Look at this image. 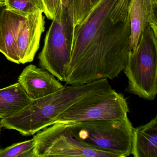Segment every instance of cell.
Here are the masks:
<instances>
[{
  "instance_id": "1",
  "label": "cell",
  "mask_w": 157,
  "mask_h": 157,
  "mask_svg": "<svg viewBox=\"0 0 157 157\" xmlns=\"http://www.w3.org/2000/svg\"><path fill=\"white\" fill-rule=\"evenodd\" d=\"M130 1L99 0L75 26L67 84L113 80L124 70L130 51Z\"/></svg>"
},
{
  "instance_id": "2",
  "label": "cell",
  "mask_w": 157,
  "mask_h": 157,
  "mask_svg": "<svg viewBox=\"0 0 157 157\" xmlns=\"http://www.w3.org/2000/svg\"><path fill=\"white\" fill-rule=\"evenodd\" d=\"M107 79L82 85L63 86L57 91L32 100L22 110L6 118L1 119L2 127L14 129L23 136H33L53 124L59 115L87 95L111 89Z\"/></svg>"
},
{
  "instance_id": "3",
  "label": "cell",
  "mask_w": 157,
  "mask_h": 157,
  "mask_svg": "<svg viewBox=\"0 0 157 157\" xmlns=\"http://www.w3.org/2000/svg\"><path fill=\"white\" fill-rule=\"evenodd\" d=\"M128 79L126 91L152 101L157 94V35L150 26L143 31L124 69Z\"/></svg>"
},
{
  "instance_id": "4",
  "label": "cell",
  "mask_w": 157,
  "mask_h": 157,
  "mask_svg": "<svg viewBox=\"0 0 157 157\" xmlns=\"http://www.w3.org/2000/svg\"><path fill=\"white\" fill-rule=\"evenodd\" d=\"M81 140L91 147L126 157L131 154L133 125L127 116L68 124Z\"/></svg>"
},
{
  "instance_id": "5",
  "label": "cell",
  "mask_w": 157,
  "mask_h": 157,
  "mask_svg": "<svg viewBox=\"0 0 157 157\" xmlns=\"http://www.w3.org/2000/svg\"><path fill=\"white\" fill-rule=\"evenodd\" d=\"M73 24L67 10L60 4L46 35L39 64L58 80L66 82L71 58Z\"/></svg>"
},
{
  "instance_id": "6",
  "label": "cell",
  "mask_w": 157,
  "mask_h": 157,
  "mask_svg": "<svg viewBox=\"0 0 157 157\" xmlns=\"http://www.w3.org/2000/svg\"><path fill=\"white\" fill-rule=\"evenodd\" d=\"M33 138L36 157H120L86 144L68 124L55 123L38 131Z\"/></svg>"
},
{
  "instance_id": "7",
  "label": "cell",
  "mask_w": 157,
  "mask_h": 157,
  "mask_svg": "<svg viewBox=\"0 0 157 157\" xmlns=\"http://www.w3.org/2000/svg\"><path fill=\"white\" fill-rule=\"evenodd\" d=\"M129 111L124 95L111 88L83 97L59 115L53 124L123 118L128 116Z\"/></svg>"
},
{
  "instance_id": "8",
  "label": "cell",
  "mask_w": 157,
  "mask_h": 157,
  "mask_svg": "<svg viewBox=\"0 0 157 157\" xmlns=\"http://www.w3.org/2000/svg\"><path fill=\"white\" fill-rule=\"evenodd\" d=\"M45 25L44 16L42 12H36L26 16L20 27L16 40L20 64L33 60L40 47Z\"/></svg>"
},
{
  "instance_id": "9",
  "label": "cell",
  "mask_w": 157,
  "mask_h": 157,
  "mask_svg": "<svg viewBox=\"0 0 157 157\" xmlns=\"http://www.w3.org/2000/svg\"><path fill=\"white\" fill-rule=\"evenodd\" d=\"M18 82L32 100L54 93L64 86L49 71L33 65L23 70Z\"/></svg>"
},
{
  "instance_id": "10",
  "label": "cell",
  "mask_w": 157,
  "mask_h": 157,
  "mask_svg": "<svg viewBox=\"0 0 157 157\" xmlns=\"http://www.w3.org/2000/svg\"><path fill=\"white\" fill-rule=\"evenodd\" d=\"M130 51L136 48L142 33L147 26L157 35V8L150 0H131L129 7Z\"/></svg>"
},
{
  "instance_id": "11",
  "label": "cell",
  "mask_w": 157,
  "mask_h": 157,
  "mask_svg": "<svg viewBox=\"0 0 157 157\" xmlns=\"http://www.w3.org/2000/svg\"><path fill=\"white\" fill-rule=\"evenodd\" d=\"M26 16L6 8L0 16V52L9 61L18 64L20 62L16 40Z\"/></svg>"
},
{
  "instance_id": "12",
  "label": "cell",
  "mask_w": 157,
  "mask_h": 157,
  "mask_svg": "<svg viewBox=\"0 0 157 157\" xmlns=\"http://www.w3.org/2000/svg\"><path fill=\"white\" fill-rule=\"evenodd\" d=\"M131 154L135 157H157V117L134 128Z\"/></svg>"
},
{
  "instance_id": "13",
  "label": "cell",
  "mask_w": 157,
  "mask_h": 157,
  "mask_svg": "<svg viewBox=\"0 0 157 157\" xmlns=\"http://www.w3.org/2000/svg\"><path fill=\"white\" fill-rule=\"evenodd\" d=\"M32 101L18 82L0 89V119L17 113Z\"/></svg>"
},
{
  "instance_id": "14",
  "label": "cell",
  "mask_w": 157,
  "mask_h": 157,
  "mask_svg": "<svg viewBox=\"0 0 157 157\" xmlns=\"http://www.w3.org/2000/svg\"><path fill=\"white\" fill-rule=\"evenodd\" d=\"M33 138L0 149V157H36Z\"/></svg>"
},
{
  "instance_id": "15",
  "label": "cell",
  "mask_w": 157,
  "mask_h": 157,
  "mask_svg": "<svg viewBox=\"0 0 157 157\" xmlns=\"http://www.w3.org/2000/svg\"><path fill=\"white\" fill-rule=\"evenodd\" d=\"M6 9L27 16L37 11L44 13L42 0H5Z\"/></svg>"
},
{
  "instance_id": "16",
  "label": "cell",
  "mask_w": 157,
  "mask_h": 157,
  "mask_svg": "<svg viewBox=\"0 0 157 157\" xmlns=\"http://www.w3.org/2000/svg\"><path fill=\"white\" fill-rule=\"evenodd\" d=\"M46 17L50 20H53L56 16L57 11L62 0H42Z\"/></svg>"
},
{
  "instance_id": "17",
  "label": "cell",
  "mask_w": 157,
  "mask_h": 157,
  "mask_svg": "<svg viewBox=\"0 0 157 157\" xmlns=\"http://www.w3.org/2000/svg\"><path fill=\"white\" fill-rule=\"evenodd\" d=\"M6 7L4 3L0 2V16L1 15L2 12L4 10V9H6Z\"/></svg>"
},
{
  "instance_id": "18",
  "label": "cell",
  "mask_w": 157,
  "mask_h": 157,
  "mask_svg": "<svg viewBox=\"0 0 157 157\" xmlns=\"http://www.w3.org/2000/svg\"><path fill=\"white\" fill-rule=\"evenodd\" d=\"M151 4L155 8H157V0H150Z\"/></svg>"
},
{
  "instance_id": "19",
  "label": "cell",
  "mask_w": 157,
  "mask_h": 157,
  "mask_svg": "<svg viewBox=\"0 0 157 157\" xmlns=\"http://www.w3.org/2000/svg\"><path fill=\"white\" fill-rule=\"evenodd\" d=\"M99 0H90L91 5V7L92 8L93 6H94Z\"/></svg>"
},
{
  "instance_id": "20",
  "label": "cell",
  "mask_w": 157,
  "mask_h": 157,
  "mask_svg": "<svg viewBox=\"0 0 157 157\" xmlns=\"http://www.w3.org/2000/svg\"><path fill=\"white\" fill-rule=\"evenodd\" d=\"M2 125L1 122V119H0V135L1 134L2 129Z\"/></svg>"
},
{
  "instance_id": "21",
  "label": "cell",
  "mask_w": 157,
  "mask_h": 157,
  "mask_svg": "<svg viewBox=\"0 0 157 157\" xmlns=\"http://www.w3.org/2000/svg\"><path fill=\"white\" fill-rule=\"evenodd\" d=\"M5 1V0H0V2H1V3H4Z\"/></svg>"
}]
</instances>
